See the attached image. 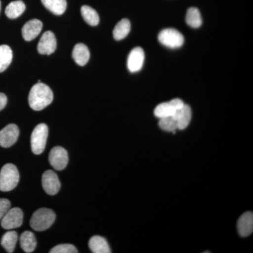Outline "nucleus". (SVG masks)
I'll use <instances>...</instances> for the list:
<instances>
[{
    "mask_svg": "<svg viewBox=\"0 0 253 253\" xmlns=\"http://www.w3.org/2000/svg\"><path fill=\"white\" fill-rule=\"evenodd\" d=\"M73 58L79 66H85L90 58V53L87 46L82 43L76 44L73 48Z\"/></svg>",
    "mask_w": 253,
    "mask_h": 253,
    "instance_id": "16",
    "label": "nucleus"
},
{
    "mask_svg": "<svg viewBox=\"0 0 253 253\" xmlns=\"http://www.w3.org/2000/svg\"><path fill=\"white\" fill-rule=\"evenodd\" d=\"M11 208V203L8 199H0V221Z\"/></svg>",
    "mask_w": 253,
    "mask_h": 253,
    "instance_id": "28",
    "label": "nucleus"
},
{
    "mask_svg": "<svg viewBox=\"0 0 253 253\" xmlns=\"http://www.w3.org/2000/svg\"><path fill=\"white\" fill-rule=\"evenodd\" d=\"M172 116L175 118L177 123L178 129L183 130L189 126L191 122L192 116L191 108L188 105L184 104V106L181 109L176 111Z\"/></svg>",
    "mask_w": 253,
    "mask_h": 253,
    "instance_id": "15",
    "label": "nucleus"
},
{
    "mask_svg": "<svg viewBox=\"0 0 253 253\" xmlns=\"http://www.w3.org/2000/svg\"><path fill=\"white\" fill-rule=\"evenodd\" d=\"M23 213L20 208H10L9 211L1 219V226L6 230L20 227L23 224Z\"/></svg>",
    "mask_w": 253,
    "mask_h": 253,
    "instance_id": "6",
    "label": "nucleus"
},
{
    "mask_svg": "<svg viewBox=\"0 0 253 253\" xmlns=\"http://www.w3.org/2000/svg\"><path fill=\"white\" fill-rule=\"evenodd\" d=\"M89 247L94 253H110L111 249L106 240L99 236H94L89 240Z\"/></svg>",
    "mask_w": 253,
    "mask_h": 253,
    "instance_id": "17",
    "label": "nucleus"
},
{
    "mask_svg": "<svg viewBox=\"0 0 253 253\" xmlns=\"http://www.w3.org/2000/svg\"><path fill=\"white\" fill-rule=\"evenodd\" d=\"M49 161L50 164L55 169L63 170L68 165V152L61 146H56L50 151Z\"/></svg>",
    "mask_w": 253,
    "mask_h": 253,
    "instance_id": "8",
    "label": "nucleus"
},
{
    "mask_svg": "<svg viewBox=\"0 0 253 253\" xmlns=\"http://www.w3.org/2000/svg\"><path fill=\"white\" fill-rule=\"evenodd\" d=\"M26 10V5L21 0L11 1L5 9V14L8 18L14 19L19 17Z\"/></svg>",
    "mask_w": 253,
    "mask_h": 253,
    "instance_id": "21",
    "label": "nucleus"
},
{
    "mask_svg": "<svg viewBox=\"0 0 253 253\" xmlns=\"http://www.w3.org/2000/svg\"><path fill=\"white\" fill-rule=\"evenodd\" d=\"M186 22L193 28H198L202 25V17L197 8L191 7L188 9L186 16Z\"/></svg>",
    "mask_w": 253,
    "mask_h": 253,
    "instance_id": "25",
    "label": "nucleus"
},
{
    "mask_svg": "<svg viewBox=\"0 0 253 253\" xmlns=\"http://www.w3.org/2000/svg\"><path fill=\"white\" fill-rule=\"evenodd\" d=\"M19 179V172L14 165H4L0 171V191L6 192L15 189Z\"/></svg>",
    "mask_w": 253,
    "mask_h": 253,
    "instance_id": "3",
    "label": "nucleus"
},
{
    "mask_svg": "<svg viewBox=\"0 0 253 253\" xmlns=\"http://www.w3.org/2000/svg\"><path fill=\"white\" fill-rule=\"evenodd\" d=\"M42 29V23L38 19L28 21L22 28V36L26 41H32L39 36Z\"/></svg>",
    "mask_w": 253,
    "mask_h": 253,
    "instance_id": "13",
    "label": "nucleus"
},
{
    "mask_svg": "<svg viewBox=\"0 0 253 253\" xmlns=\"http://www.w3.org/2000/svg\"><path fill=\"white\" fill-rule=\"evenodd\" d=\"M77 249L72 244H61L55 246L50 253H77Z\"/></svg>",
    "mask_w": 253,
    "mask_h": 253,
    "instance_id": "27",
    "label": "nucleus"
},
{
    "mask_svg": "<svg viewBox=\"0 0 253 253\" xmlns=\"http://www.w3.org/2000/svg\"><path fill=\"white\" fill-rule=\"evenodd\" d=\"M184 106L182 100L172 99L169 102H164L156 106L154 110V115L158 118H163L172 116L176 111L181 109Z\"/></svg>",
    "mask_w": 253,
    "mask_h": 253,
    "instance_id": "7",
    "label": "nucleus"
},
{
    "mask_svg": "<svg viewBox=\"0 0 253 253\" xmlns=\"http://www.w3.org/2000/svg\"><path fill=\"white\" fill-rule=\"evenodd\" d=\"M0 9H1V1H0Z\"/></svg>",
    "mask_w": 253,
    "mask_h": 253,
    "instance_id": "30",
    "label": "nucleus"
},
{
    "mask_svg": "<svg viewBox=\"0 0 253 253\" xmlns=\"http://www.w3.org/2000/svg\"><path fill=\"white\" fill-rule=\"evenodd\" d=\"M6 104H7V97L3 93H0V111L4 109Z\"/></svg>",
    "mask_w": 253,
    "mask_h": 253,
    "instance_id": "29",
    "label": "nucleus"
},
{
    "mask_svg": "<svg viewBox=\"0 0 253 253\" xmlns=\"http://www.w3.org/2000/svg\"><path fill=\"white\" fill-rule=\"evenodd\" d=\"M42 184L46 194L51 196L57 194L61 189L59 177L52 170H47L44 172L42 178Z\"/></svg>",
    "mask_w": 253,
    "mask_h": 253,
    "instance_id": "10",
    "label": "nucleus"
},
{
    "mask_svg": "<svg viewBox=\"0 0 253 253\" xmlns=\"http://www.w3.org/2000/svg\"><path fill=\"white\" fill-rule=\"evenodd\" d=\"M130 30V21L126 18H123L115 26L113 31V38L116 41H122L128 36Z\"/></svg>",
    "mask_w": 253,
    "mask_h": 253,
    "instance_id": "18",
    "label": "nucleus"
},
{
    "mask_svg": "<svg viewBox=\"0 0 253 253\" xmlns=\"http://www.w3.org/2000/svg\"><path fill=\"white\" fill-rule=\"evenodd\" d=\"M56 37L51 31H46L40 40L38 44V51L41 54L50 55L54 52L56 49Z\"/></svg>",
    "mask_w": 253,
    "mask_h": 253,
    "instance_id": "12",
    "label": "nucleus"
},
{
    "mask_svg": "<svg viewBox=\"0 0 253 253\" xmlns=\"http://www.w3.org/2000/svg\"><path fill=\"white\" fill-rule=\"evenodd\" d=\"M238 232L241 237H248L253 231V214L246 212L240 217L237 224Z\"/></svg>",
    "mask_w": 253,
    "mask_h": 253,
    "instance_id": "14",
    "label": "nucleus"
},
{
    "mask_svg": "<svg viewBox=\"0 0 253 253\" xmlns=\"http://www.w3.org/2000/svg\"><path fill=\"white\" fill-rule=\"evenodd\" d=\"M145 54L142 48H134L128 56L126 66L129 72L136 73L140 71L144 66Z\"/></svg>",
    "mask_w": 253,
    "mask_h": 253,
    "instance_id": "11",
    "label": "nucleus"
},
{
    "mask_svg": "<svg viewBox=\"0 0 253 253\" xmlns=\"http://www.w3.org/2000/svg\"><path fill=\"white\" fill-rule=\"evenodd\" d=\"M17 241V233L14 231H9L3 235L1 240V245L6 252L11 253L14 252Z\"/></svg>",
    "mask_w": 253,
    "mask_h": 253,
    "instance_id": "22",
    "label": "nucleus"
},
{
    "mask_svg": "<svg viewBox=\"0 0 253 253\" xmlns=\"http://www.w3.org/2000/svg\"><path fill=\"white\" fill-rule=\"evenodd\" d=\"M81 14L83 19L87 24L91 26H96L99 24V16L96 10L87 5H84L81 7Z\"/></svg>",
    "mask_w": 253,
    "mask_h": 253,
    "instance_id": "23",
    "label": "nucleus"
},
{
    "mask_svg": "<svg viewBox=\"0 0 253 253\" xmlns=\"http://www.w3.org/2000/svg\"><path fill=\"white\" fill-rule=\"evenodd\" d=\"M158 41L163 45L171 49H176L184 44V38L183 35L177 30L166 28L158 35Z\"/></svg>",
    "mask_w": 253,
    "mask_h": 253,
    "instance_id": "5",
    "label": "nucleus"
},
{
    "mask_svg": "<svg viewBox=\"0 0 253 253\" xmlns=\"http://www.w3.org/2000/svg\"><path fill=\"white\" fill-rule=\"evenodd\" d=\"M48 126L44 123L37 126L31 134V149L33 154H41L46 147L48 137Z\"/></svg>",
    "mask_w": 253,
    "mask_h": 253,
    "instance_id": "4",
    "label": "nucleus"
},
{
    "mask_svg": "<svg viewBox=\"0 0 253 253\" xmlns=\"http://www.w3.org/2000/svg\"><path fill=\"white\" fill-rule=\"evenodd\" d=\"M20 245L24 252L33 253L37 246L36 236L31 231H24L20 237Z\"/></svg>",
    "mask_w": 253,
    "mask_h": 253,
    "instance_id": "19",
    "label": "nucleus"
},
{
    "mask_svg": "<svg viewBox=\"0 0 253 253\" xmlns=\"http://www.w3.org/2000/svg\"><path fill=\"white\" fill-rule=\"evenodd\" d=\"M54 99V94L49 86L38 83L33 86L28 96V103L32 109L41 111L49 106Z\"/></svg>",
    "mask_w": 253,
    "mask_h": 253,
    "instance_id": "1",
    "label": "nucleus"
},
{
    "mask_svg": "<svg viewBox=\"0 0 253 253\" xmlns=\"http://www.w3.org/2000/svg\"><path fill=\"white\" fill-rule=\"evenodd\" d=\"M19 129L15 124H9L0 131V146L9 148L18 140Z\"/></svg>",
    "mask_w": 253,
    "mask_h": 253,
    "instance_id": "9",
    "label": "nucleus"
},
{
    "mask_svg": "<svg viewBox=\"0 0 253 253\" xmlns=\"http://www.w3.org/2000/svg\"><path fill=\"white\" fill-rule=\"evenodd\" d=\"M158 125H159L160 128L163 130L169 131V132H172L173 134H175L176 129H178L177 123H176L175 118L173 116L161 118Z\"/></svg>",
    "mask_w": 253,
    "mask_h": 253,
    "instance_id": "26",
    "label": "nucleus"
},
{
    "mask_svg": "<svg viewBox=\"0 0 253 253\" xmlns=\"http://www.w3.org/2000/svg\"><path fill=\"white\" fill-rule=\"evenodd\" d=\"M43 5L55 15H62L67 7L66 0H41Z\"/></svg>",
    "mask_w": 253,
    "mask_h": 253,
    "instance_id": "20",
    "label": "nucleus"
},
{
    "mask_svg": "<svg viewBox=\"0 0 253 253\" xmlns=\"http://www.w3.org/2000/svg\"><path fill=\"white\" fill-rule=\"evenodd\" d=\"M56 214L48 208H41L33 213L30 224L32 229L37 231H45L54 224Z\"/></svg>",
    "mask_w": 253,
    "mask_h": 253,
    "instance_id": "2",
    "label": "nucleus"
},
{
    "mask_svg": "<svg viewBox=\"0 0 253 253\" xmlns=\"http://www.w3.org/2000/svg\"><path fill=\"white\" fill-rule=\"evenodd\" d=\"M13 59L12 50L8 45H0V73L9 67Z\"/></svg>",
    "mask_w": 253,
    "mask_h": 253,
    "instance_id": "24",
    "label": "nucleus"
}]
</instances>
